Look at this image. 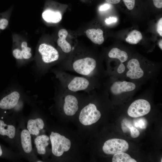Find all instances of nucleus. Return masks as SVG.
I'll return each mask as SVG.
<instances>
[{"label":"nucleus","mask_w":162,"mask_h":162,"mask_svg":"<svg viewBox=\"0 0 162 162\" xmlns=\"http://www.w3.org/2000/svg\"><path fill=\"white\" fill-rule=\"evenodd\" d=\"M103 64L89 54L81 52L74 53L60 64L61 70L74 72L82 76L100 80L106 75Z\"/></svg>","instance_id":"1"},{"label":"nucleus","mask_w":162,"mask_h":162,"mask_svg":"<svg viewBox=\"0 0 162 162\" xmlns=\"http://www.w3.org/2000/svg\"><path fill=\"white\" fill-rule=\"evenodd\" d=\"M57 74L61 86L70 92L82 91L89 92L101 86L100 80L96 78L72 75L61 70L58 71Z\"/></svg>","instance_id":"2"},{"label":"nucleus","mask_w":162,"mask_h":162,"mask_svg":"<svg viewBox=\"0 0 162 162\" xmlns=\"http://www.w3.org/2000/svg\"><path fill=\"white\" fill-rule=\"evenodd\" d=\"M156 69L154 64L143 63L137 58H132L127 62L124 74L127 79L139 83V81H145L150 78Z\"/></svg>","instance_id":"3"},{"label":"nucleus","mask_w":162,"mask_h":162,"mask_svg":"<svg viewBox=\"0 0 162 162\" xmlns=\"http://www.w3.org/2000/svg\"><path fill=\"white\" fill-rule=\"evenodd\" d=\"M105 88L113 95L118 96L129 93L137 89L138 84L132 81L115 80L111 76L103 83Z\"/></svg>","instance_id":"4"},{"label":"nucleus","mask_w":162,"mask_h":162,"mask_svg":"<svg viewBox=\"0 0 162 162\" xmlns=\"http://www.w3.org/2000/svg\"><path fill=\"white\" fill-rule=\"evenodd\" d=\"M52 151L55 156H62L64 152L68 151L71 146L70 140L59 134L52 132L50 136Z\"/></svg>","instance_id":"5"},{"label":"nucleus","mask_w":162,"mask_h":162,"mask_svg":"<svg viewBox=\"0 0 162 162\" xmlns=\"http://www.w3.org/2000/svg\"><path fill=\"white\" fill-rule=\"evenodd\" d=\"M101 114L96 105L89 103L81 110L79 116L80 122L84 125H89L96 122L100 118Z\"/></svg>","instance_id":"6"},{"label":"nucleus","mask_w":162,"mask_h":162,"mask_svg":"<svg viewBox=\"0 0 162 162\" xmlns=\"http://www.w3.org/2000/svg\"><path fill=\"white\" fill-rule=\"evenodd\" d=\"M151 109V106L147 100L140 99L133 102L127 111L128 115L132 117L137 118L148 114Z\"/></svg>","instance_id":"7"},{"label":"nucleus","mask_w":162,"mask_h":162,"mask_svg":"<svg viewBox=\"0 0 162 162\" xmlns=\"http://www.w3.org/2000/svg\"><path fill=\"white\" fill-rule=\"evenodd\" d=\"M129 144L125 140L114 138L109 139L104 143L102 149L104 152L107 154L124 152L128 150Z\"/></svg>","instance_id":"8"},{"label":"nucleus","mask_w":162,"mask_h":162,"mask_svg":"<svg viewBox=\"0 0 162 162\" xmlns=\"http://www.w3.org/2000/svg\"><path fill=\"white\" fill-rule=\"evenodd\" d=\"M43 62L49 65L60 60V55L58 50L51 45L46 43L40 44L38 47Z\"/></svg>","instance_id":"9"},{"label":"nucleus","mask_w":162,"mask_h":162,"mask_svg":"<svg viewBox=\"0 0 162 162\" xmlns=\"http://www.w3.org/2000/svg\"><path fill=\"white\" fill-rule=\"evenodd\" d=\"M64 89L65 94L64 95L63 110L66 115L72 116L79 109V101L76 96L74 94V92Z\"/></svg>","instance_id":"10"},{"label":"nucleus","mask_w":162,"mask_h":162,"mask_svg":"<svg viewBox=\"0 0 162 162\" xmlns=\"http://www.w3.org/2000/svg\"><path fill=\"white\" fill-rule=\"evenodd\" d=\"M108 56L110 58L117 59L119 61V65L116 70V73L119 75L124 74L128 59L127 53L118 48L114 47L110 50Z\"/></svg>","instance_id":"11"},{"label":"nucleus","mask_w":162,"mask_h":162,"mask_svg":"<svg viewBox=\"0 0 162 162\" xmlns=\"http://www.w3.org/2000/svg\"><path fill=\"white\" fill-rule=\"evenodd\" d=\"M19 92L14 91L3 97L0 99V111L11 110L17 104L20 98Z\"/></svg>","instance_id":"12"},{"label":"nucleus","mask_w":162,"mask_h":162,"mask_svg":"<svg viewBox=\"0 0 162 162\" xmlns=\"http://www.w3.org/2000/svg\"><path fill=\"white\" fill-rule=\"evenodd\" d=\"M68 32L65 29H60L58 33V38L57 40L58 46L64 53L68 54L72 50V48L70 44L66 40Z\"/></svg>","instance_id":"13"},{"label":"nucleus","mask_w":162,"mask_h":162,"mask_svg":"<svg viewBox=\"0 0 162 162\" xmlns=\"http://www.w3.org/2000/svg\"><path fill=\"white\" fill-rule=\"evenodd\" d=\"M44 125L43 120L41 118L29 119L27 123V128L31 134L38 136L40 131L43 129Z\"/></svg>","instance_id":"14"},{"label":"nucleus","mask_w":162,"mask_h":162,"mask_svg":"<svg viewBox=\"0 0 162 162\" xmlns=\"http://www.w3.org/2000/svg\"><path fill=\"white\" fill-rule=\"evenodd\" d=\"M86 33L87 37L95 44L100 45L104 42L103 32L100 28L88 29Z\"/></svg>","instance_id":"15"},{"label":"nucleus","mask_w":162,"mask_h":162,"mask_svg":"<svg viewBox=\"0 0 162 162\" xmlns=\"http://www.w3.org/2000/svg\"><path fill=\"white\" fill-rule=\"evenodd\" d=\"M22 50L19 49H16L13 51V55L14 57L19 59H28L30 58L32 56L31 53V49L30 47H27V44L25 41L22 43L21 45Z\"/></svg>","instance_id":"16"},{"label":"nucleus","mask_w":162,"mask_h":162,"mask_svg":"<svg viewBox=\"0 0 162 162\" xmlns=\"http://www.w3.org/2000/svg\"><path fill=\"white\" fill-rule=\"evenodd\" d=\"M50 138L45 135L38 136L34 140L37 152L40 154H44L46 152V147L48 145Z\"/></svg>","instance_id":"17"},{"label":"nucleus","mask_w":162,"mask_h":162,"mask_svg":"<svg viewBox=\"0 0 162 162\" xmlns=\"http://www.w3.org/2000/svg\"><path fill=\"white\" fill-rule=\"evenodd\" d=\"M21 141L22 148L26 153H30L32 150L31 134L28 130L24 129L21 133Z\"/></svg>","instance_id":"18"},{"label":"nucleus","mask_w":162,"mask_h":162,"mask_svg":"<svg viewBox=\"0 0 162 162\" xmlns=\"http://www.w3.org/2000/svg\"><path fill=\"white\" fill-rule=\"evenodd\" d=\"M44 20L48 22L57 23L62 20V15L59 12H54L50 10L44 11L42 14Z\"/></svg>","instance_id":"19"},{"label":"nucleus","mask_w":162,"mask_h":162,"mask_svg":"<svg viewBox=\"0 0 162 162\" xmlns=\"http://www.w3.org/2000/svg\"><path fill=\"white\" fill-rule=\"evenodd\" d=\"M142 34L140 31L134 30L129 34L125 40L130 44H135L138 43L142 39Z\"/></svg>","instance_id":"20"},{"label":"nucleus","mask_w":162,"mask_h":162,"mask_svg":"<svg viewBox=\"0 0 162 162\" xmlns=\"http://www.w3.org/2000/svg\"><path fill=\"white\" fill-rule=\"evenodd\" d=\"M112 162H136L128 154L121 152L114 154L112 159Z\"/></svg>","instance_id":"21"},{"label":"nucleus","mask_w":162,"mask_h":162,"mask_svg":"<svg viewBox=\"0 0 162 162\" xmlns=\"http://www.w3.org/2000/svg\"><path fill=\"white\" fill-rule=\"evenodd\" d=\"M134 124L135 127L144 129L147 127V122L145 118H141L135 119L134 121Z\"/></svg>","instance_id":"22"},{"label":"nucleus","mask_w":162,"mask_h":162,"mask_svg":"<svg viewBox=\"0 0 162 162\" xmlns=\"http://www.w3.org/2000/svg\"><path fill=\"white\" fill-rule=\"evenodd\" d=\"M133 125L128 120L126 119H123L121 122L122 128L124 133L129 131V128Z\"/></svg>","instance_id":"23"},{"label":"nucleus","mask_w":162,"mask_h":162,"mask_svg":"<svg viewBox=\"0 0 162 162\" xmlns=\"http://www.w3.org/2000/svg\"><path fill=\"white\" fill-rule=\"evenodd\" d=\"M129 131L130 132L131 136L133 138L137 137L140 135L139 131L133 125L129 128Z\"/></svg>","instance_id":"24"},{"label":"nucleus","mask_w":162,"mask_h":162,"mask_svg":"<svg viewBox=\"0 0 162 162\" xmlns=\"http://www.w3.org/2000/svg\"><path fill=\"white\" fill-rule=\"evenodd\" d=\"M127 8L130 10L133 9L135 6V0H123Z\"/></svg>","instance_id":"25"},{"label":"nucleus","mask_w":162,"mask_h":162,"mask_svg":"<svg viewBox=\"0 0 162 162\" xmlns=\"http://www.w3.org/2000/svg\"><path fill=\"white\" fill-rule=\"evenodd\" d=\"M8 24V21L6 19L3 18L0 19V29H4L7 27Z\"/></svg>","instance_id":"26"},{"label":"nucleus","mask_w":162,"mask_h":162,"mask_svg":"<svg viewBox=\"0 0 162 162\" xmlns=\"http://www.w3.org/2000/svg\"><path fill=\"white\" fill-rule=\"evenodd\" d=\"M157 31L161 36H162V18H161L158 21L156 26Z\"/></svg>","instance_id":"27"},{"label":"nucleus","mask_w":162,"mask_h":162,"mask_svg":"<svg viewBox=\"0 0 162 162\" xmlns=\"http://www.w3.org/2000/svg\"><path fill=\"white\" fill-rule=\"evenodd\" d=\"M154 4L157 8H162V0H153Z\"/></svg>","instance_id":"28"},{"label":"nucleus","mask_w":162,"mask_h":162,"mask_svg":"<svg viewBox=\"0 0 162 162\" xmlns=\"http://www.w3.org/2000/svg\"><path fill=\"white\" fill-rule=\"evenodd\" d=\"M117 19L116 18L110 17L109 18H107L105 20V22L108 24L116 22Z\"/></svg>","instance_id":"29"},{"label":"nucleus","mask_w":162,"mask_h":162,"mask_svg":"<svg viewBox=\"0 0 162 162\" xmlns=\"http://www.w3.org/2000/svg\"><path fill=\"white\" fill-rule=\"evenodd\" d=\"M110 8V5L107 4H105L100 6V10L101 11H104L109 9Z\"/></svg>","instance_id":"30"},{"label":"nucleus","mask_w":162,"mask_h":162,"mask_svg":"<svg viewBox=\"0 0 162 162\" xmlns=\"http://www.w3.org/2000/svg\"><path fill=\"white\" fill-rule=\"evenodd\" d=\"M107 2L113 4H116L119 3L121 0H105Z\"/></svg>","instance_id":"31"},{"label":"nucleus","mask_w":162,"mask_h":162,"mask_svg":"<svg viewBox=\"0 0 162 162\" xmlns=\"http://www.w3.org/2000/svg\"><path fill=\"white\" fill-rule=\"evenodd\" d=\"M4 154V150L1 146L0 144V157L3 156Z\"/></svg>","instance_id":"32"},{"label":"nucleus","mask_w":162,"mask_h":162,"mask_svg":"<svg viewBox=\"0 0 162 162\" xmlns=\"http://www.w3.org/2000/svg\"><path fill=\"white\" fill-rule=\"evenodd\" d=\"M158 45L160 48L162 50V40L161 39L158 42Z\"/></svg>","instance_id":"33"},{"label":"nucleus","mask_w":162,"mask_h":162,"mask_svg":"<svg viewBox=\"0 0 162 162\" xmlns=\"http://www.w3.org/2000/svg\"><path fill=\"white\" fill-rule=\"evenodd\" d=\"M38 162H42L41 161H38Z\"/></svg>","instance_id":"34"}]
</instances>
